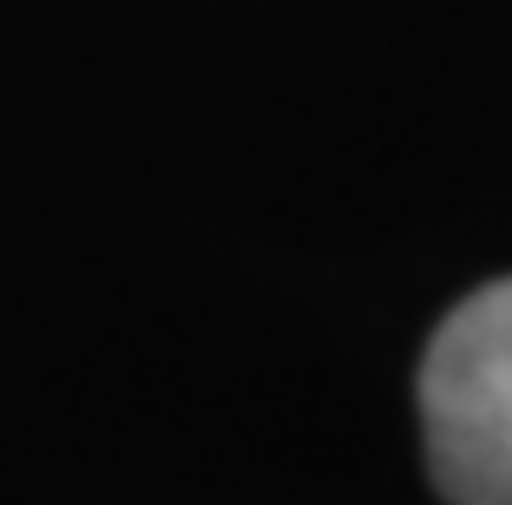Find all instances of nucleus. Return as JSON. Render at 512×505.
<instances>
[{
  "mask_svg": "<svg viewBox=\"0 0 512 505\" xmlns=\"http://www.w3.org/2000/svg\"><path fill=\"white\" fill-rule=\"evenodd\" d=\"M421 427L453 505H512V276L473 289L421 355Z\"/></svg>",
  "mask_w": 512,
  "mask_h": 505,
  "instance_id": "f257e3e1",
  "label": "nucleus"
}]
</instances>
